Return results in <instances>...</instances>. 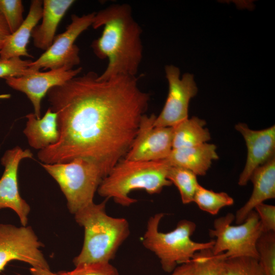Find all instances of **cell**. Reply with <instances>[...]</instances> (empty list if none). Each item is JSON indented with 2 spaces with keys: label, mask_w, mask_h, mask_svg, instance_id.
<instances>
[{
  "label": "cell",
  "mask_w": 275,
  "mask_h": 275,
  "mask_svg": "<svg viewBox=\"0 0 275 275\" xmlns=\"http://www.w3.org/2000/svg\"><path fill=\"white\" fill-rule=\"evenodd\" d=\"M98 76L89 71L47 92L49 108L57 114L60 139L38 152L43 163L82 158L106 177L129 151L150 94L140 88L136 76L107 80Z\"/></svg>",
  "instance_id": "obj_1"
},
{
  "label": "cell",
  "mask_w": 275,
  "mask_h": 275,
  "mask_svg": "<svg viewBox=\"0 0 275 275\" xmlns=\"http://www.w3.org/2000/svg\"><path fill=\"white\" fill-rule=\"evenodd\" d=\"M92 26L103 27L101 36L91 47L107 65L98 79L107 80L120 75L135 76L143 56L142 30L127 4H113L95 13Z\"/></svg>",
  "instance_id": "obj_2"
},
{
  "label": "cell",
  "mask_w": 275,
  "mask_h": 275,
  "mask_svg": "<svg viewBox=\"0 0 275 275\" xmlns=\"http://www.w3.org/2000/svg\"><path fill=\"white\" fill-rule=\"evenodd\" d=\"M108 199L94 202L75 213L76 222L84 229L80 253L73 260L75 266L98 262H110L130 234L129 224L123 217L108 215Z\"/></svg>",
  "instance_id": "obj_3"
},
{
  "label": "cell",
  "mask_w": 275,
  "mask_h": 275,
  "mask_svg": "<svg viewBox=\"0 0 275 275\" xmlns=\"http://www.w3.org/2000/svg\"><path fill=\"white\" fill-rule=\"evenodd\" d=\"M169 167L164 159L144 161L123 158L103 179L97 192L101 197L128 207L137 202L129 196L132 191L143 189L153 195L172 185L167 179Z\"/></svg>",
  "instance_id": "obj_4"
},
{
  "label": "cell",
  "mask_w": 275,
  "mask_h": 275,
  "mask_svg": "<svg viewBox=\"0 0 275 275\" xmlns=\"http://www.w3.org/2000/svg\"><path fill=\"white\" fill-rule=\"evenodd\" d=\"M164 216V213H158L149 218L142 239L144 246L158 258L163 271L172 272L177 265L191 261L197 252L212 249L214 240L198 242L191 239L196 225L189 220L180 221L169 232L159 231V223Z\"/></svg>",
  "instance_id": "obj_5"
},
{
  "label": "cell",
  "mask_w": 275,
  "mask_h": 275,
  "mask_svg": "<svg viewBox=\"0 0 275 275\" xmlns=\"http://www.w3.org/2000/svg\"><path fill=\"white\" fill-rule=\"evenodd\" d=\"M41 165L59 184L73 214L94 203L95 194L105 178L95 164L82 158Z\"/></svg>",
  "instance_id": "obj_6"
},
{
  "label": "cell",
  "mask_w": 275,
  "mask_h": 275,
  "mask_svg": "<svg viewBox=\"0 0 275 275\" xmlns=\"http://www.w3.org/2000/svg\"><path fill=\"white\" fill-rule=\"evenodd\" d=\"M235 215L228 213L216 218L209 235L214 238L211 249L214 255L223 254L225 258L249 257L258 259L257 242L263 232L257 213L253 210L244 221L232 225Z\"/></svg>",
  "instance_id": "obj_7"
},
{
  "label": "cell",
  "mask_w": 275,
  "mask_h": 275,
  "mask_svg": "<svg viewBox=\"0 0 275 275\" xmlns=\"http://www.w3.org/2000/svg\"><path fill=\"white\" fill-rule=\"evenodd\" d=\"M95 12L79 16L71 15V21L65 31L56 36L51 46L35 61H32L28 69L39 71L66 67L70 69L80 63L79 49L74 44L78 36L92 26Z\"/></svg>",
  "instance_id": "obj_8"
},
{
  "label": "cell",
  "mask_w": 275,
  "mask_h": 275,
  "mask_svg": "<svg viewBox=\"0 0 275 275\" xmlns=\"http://www.w3.org/2000/svg\"><path fill=\"white\" fill-rule=\"evenodd\" d=\"M43 246L30 226L0 224V271L10 261L17 260L31 267L50 269L40 250Z\"/></svg>",
  "instance_id": "obj_9"
},
{
  "label": "cell",
  "mask_w": 275,
  "mask_h": 275,
  "mask_svg": "<svg viewBox=\"0 0 275 275\" xmlns=\"http://www.w3.org/2000/svg\"><path fill=\"white\" fill-rule=\"evenodd\" d=\"M164 69L169 92L164 106L154 120L155 127H173L187 119L189 101L198 92L193 74L185 73L180 78L178 67L167 65Z\"/></svg>",
  "instance_id": "obj_10"
},
{
  "label": "cell",
  "mask_w": 275,
  "mask_h": 275,
  "mask_svg": "<svg viewBox=\"0 0 275 275\" xmlns=\"http://www.w3.org/2000/svg\"><path fill=\"white\" fill-rule=\"evenodd\" d=\"M154 114L142 117L136 135L124 158L131 161H156L167 158L172 148V127H155Z\"/></svg>",
  "instance_id": "obj_11"
},
{
  "label": "cell",
  "mask_w": 275,
  "mask_h": 275,
  "mask_svg": "<svg viewBox=\"0 0 275 275\" xmlns=\"http://www.w3.org/2000/svg\"><path fill=\"white\" fill-rule=\"evenodd\" d=\"M81 67L70 69L63 67L41 72L31 70L19 77L6 79V84L11 88L25 94L31 102L37 118H41V103L43 97L51 88L63 85L77 76Z\"/></svg>",
  "instance_id": "obj_12"
},
{
  "label": "cell",
  "mask_w": 275,
  "mask_h": 275,
  "mask_svg": "<svg viewBox=\"0 0 275 275\" xmlns=\"http://www.w3.org/2000/svg\"><path fill=\"white\" fill-rule=\"evenodd\" d=\"M33 154L27 149L19 146L7 150L1 159L4 171L0 179V209L9 208L18 216L22 226H26L31 207L20 196L18 183L19 163L25 158H31Z\"/></svg>",
  "instance_id": "obj_13"
},
{
  "label": "cell",
  "mask_w": 275,
  "mask_h": 275,
  "mask_svg": "<svg viewBox=\"0 0 275 275\" xmlns=\"http://www.w3.org/2000/svg\"><path fill=\"white\" fill-rule=\"evenodd\" d=\"M235 129L243 137L248 150L246 163L238 182L239 185L244 186L257 168L274 156L275 126L256 130L239 123L235 125Z\"/></svg>",
  "instance_id": "obj_14"
},
{
  "label": "cell",
  "mask_w": 275,
  "mask_h": 275,
  "mask_svg": "<svg viewBox=\"0 0 275 275\" xmlns=\"http://www.w3.org/2000/svg\"><path fill=\"white\" fill-rule=\"evenodd\" d=\"M253 188L248 201L235 215V223H243L255 207L266 200L275 198V157L257 168L250 178Z\"/></svg>",
  "instance_id": "obj_15"
},
{
  "label": "cell",
  "mask_w": 275,
  "mask_h": 275,
  "mask_svg": "<svg viewBox=\"0 0 275 275\" xmlns=\"http://www.w3.org/2000/svg\"><path fill=\"white\" fill-rule=\"evenodd\" d=\"M73 0H44L41 23L32 33L34 46L46 50L52 44L58 26Z\"/></svg>",
  "instance_id": "obj_16"
},
{
  "label": "cell",
  "mask_w": 275,
  "mask_h": 275,
  "mask_svg": "<svg viewBox=\"0 0 275 275\" xmlns=\"http://www.w3.org/2000/svg\"><path fill=\"white\" fill-rule=\"evenodd\" d=\"M218 158L216 146L205 143L190 147L173 149L164 160L170 166L183 168L197 176H204L212 161Z\"/></svg>",
  "instance_id": "obj_17"
},
{
  "label": "cell",
  "mask_w": 275,
  "mask_h": 275,
  "mask_svg": "<svg viewBox=\"0 0 275 275\" xmlns=\"http://www.w3.org/2000/svg\"><path fill=\"white\" fill-rule=\"evenodd\" d=\"M42 8L43 1H31L27 16L18 29L11 34L0 51L1 59L33 57L28 51L27 45L33 30L41 19Z\"/></svg>",
  "instance_id": "obj_18"
},
{
  "label": "cell",
  "mask_w": 275,
  "mask_h": 275,
  "mask_svg": "<svg viewBox=\"0 0 275 275\" xmlns=\"http://www.w3.org/2000/svg\"><path fill=\"white\" fill-rule=\"evenodd\" d=\"M26 118L28 120L23 132L31 147L40 151L58 142L57 114L49 107L42 118H37L34 113L28 114Z\"/></svg>",
  "instance_id": "obj_19"
},
{
  "label": "cell",
  "mask_w": 275,
  "mask_h": 275,
  "mask_svg": "<svg viewBox=\"0 0 275 275\" xmlns=\"http://www.w3.org/2000/svg\"><path fill=\"white\" fill-rule=\"evenodd\" d=\"M205 125V120L193 117L172 127L173 149L190 147L207 143L211 136Z\"/></svg>",
  "instance_id": "obj_20"
},
{
  "label": "cell",
  "mask_w": 275,
  "mask_h": 275,
  "mask_svg": "<svg viewBox=\"0 0 275 275\" xmlns=\"http://www.w3.org/2000/svg\"><path fill=\"white\" fill-rule=\"evenodd\" d=\"M167 179L178 188L183 204L194 202L196 193L200 185L196 174L183 168L169 166Z\"/></svg>",
  "instance_id": "obj_21"
},
{
  "label": "cell",
  "mask_w": 275,
  "mask_h": 275,
  "mask_svg": "<svg viewBox=\"0 0 275 275\" xmlns=\"http://www.w3.org/2000/svg\"><path fill=\"white\" fill-rule=\"evenodd\" d=\"M194 202L202 210L215 215L223 208L233 205L234 200L225 192H214L200 185L196 193Z\"/></svg>",
  "instance_id": "obj_22"
},
{
  "label": "cell",
  "mask_w": 275,
  "mask_h": 275,
  "mask_svg": "<svg viewBox=\"0 0 275 275\" xmlns=\"http://www.w3.org/2000/svg\"><path fill=\"white\" fill-rule=\"evenodd\" d=\"M223 254L214 255L211 249L197 252L192 260L194 264L191 275H223Z\"/></svg>",
  "instance_id": "obj_23"
},
{
  "label": "cell",
  "mask_w": 275,
  "mask_h": 275,
  "mask_svg": "<svg viewBox=\"0 0 275 275\" xmlns=\"http://www.w3.org/2000/svg\"><path fill=\"white\" fill-rule=\"evenodd\" d=\"M257 250L265 275H275V232H263L257 241Z\"/></svg>",
  "instance_id": "obj_24"
},
{
  "label": "cell",
  "mask_w": 275,
  "mask_h": 275,
  "mask_svg": "<svg viewBox=\"0 0 275 275\" xmlns=\"http://www.w3.org/2000/svg\"><path fill=\"white\" fill-rule=\"evenodd\" d=\"M223 275H265L258 259L249 257L226 258Z\"/></svg>",
  "instance_id": "obj_25"
},
{
  "label": "cell",
  "mask_w": 275,
  "mask_h": 275,
  "mask_svg": "<svg viewBox=\"0 0 275 275\" xmlns=\"http://www.w3.org/2000/svg\"><path fill=\"white\" fill-rule=\"evenodd\" d=\"M23 11L20 0H0V15L4 18L11 34L15 32L24 20Z\"/></svg>",
  "instance_id": "obj_26"
},
{
  "label": "cell",
  "mask_w": 275,
  "mask_h": 275,
  "mask_svg": "<svg viewBox=\"0 0 275 275\" xmlns=\"http://www.w3.org/2000/svg\"><path fill=\"white\" fill-rule=\"evenodd\" d=\"M60 275H119L118 269L110 262L85 264L71 271L58 272Z\"/></svg>",
  "instance_id": "obj_27"
},
{
  "label": "cell",
  "mask_w": 275,
  "mask_h": 275,
  "mask_svg": "<svg viewBox=\"0 0 275 275\" xmlns=\"http://www.w3.org/2000/svg\"><path fill=\"white\" fill-rule=\"evenodd\" d=\"M32 61L21 58L9 59H0V78L5 79L11 77L21 76L28 72L29 64Z\"/></svg>",
  "instance_id": "obj_28"
},
{
  "label": "cell",
  "mask_w": 275,
  "mask_h": 275,
  "mask_svg": "<svg viewBox=\"0 0 275 275\" xmlns=\"http://www.w3.org/2000/svg\"><path fill=\"white\" fill-rule=\"evenodd\" d=\"M254 210L259 216L263 232H275V206L262 203Z\"/></svg>",
  "instance_id": "obj_29"
},
{
  "label": "cell",
  "mask_w": 275,
  "mask_h": 275,
  "mask_svg": "<svg viewBox=\"0 0 275 275\" xmlns=\"http://www.w3.org/2000/svg\"><path fill=\"white\" fill-rule=\"evenodd\" d=\"M11 33L4 18L0 15V51Z\"/></svg>",
  "instance_id": "obj_30"
},
{
  "label": "cell",
  "mask_w": 275,
  "mask_h": 275,
  "mask_svg": "<svg viewBox=\"0 0 275 275\" xmlns=\"http://www.w3.org/2000/svg\"><path fill=\"white\" fill-rule=\"evenodd\" d=\"M194 264L191 261L179 265L172 272L171 275H191L194 269Z\"/></svg>",
  "instance_id": "obj_31"
},
{
  "label": "cell",
  "mask_w": 275,
  "mask_h": 275,
  "mask_svg": "<svg viewBox=\"0 0 275 275\" xmlns=\"http://www.w3.org/2000/svg\"><path fill=\"white\" fill-rule=\"evenodd\" d=\"M30 272L31 275H60L58 273L52 272L50 269L40 267H31Z\"/></svg>",
  "instance_id": "obj_32"
}]
</instances>
